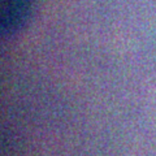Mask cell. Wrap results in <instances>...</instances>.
Masks as SVG:
<instances>
[{
    "label": "cell",
    "mask_w": 156,
    "mask_h": 156,
    "mask_svg": "<svg viewBox=\"0 0 156 156\" xmlns=\"http://www.w3.org/2000/svg\"><path fill=\"white\" fill-rule=\"evenodd\" d=\"M34 8V0H0V21L4 34L18 31L26 25Z\"/></svg>",
    "instance_id": "6da1fadb"
}]
</instances>
